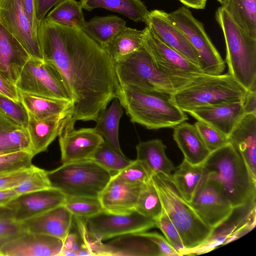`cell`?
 <instances>
[{
	"label": "cell",
	"mask_w": 256,
	"mask_h": 256,
	"mask_svg": "<svg viewBox=\"0 0 256 256\" xmlns=\"http://www.w3.org/2000/svg\"><path fill=\"white\" fill-rule=\"evenodd\" d=\"M37 34L44 60L58 70L71 97L70 121L96 122L118 94L115 62L82 30L45 18Z\"/></svg>",
	"instance_id": "obj_1"
},
{
	"label": "cell",
	"mask_w": 256,
	"mask_h": 256,
	"mask_svg": "<svg viewBox=\"0 0 256 256\" xmlns=\"http://www.w3.org/2000/svg\"><path fill=\"white\" fill-rule=\"evenodd\" d=\"M203 164L206 178L217 183L234 210L256 202V181L230 143L211 152Z\"/></svg>",
	"instance_id": "obj_2"
},
{
	"label": "cell",
	"mask_w": 256,
	"mask_h": 256,
	"mask_svg": "<svg viewBox=\"0 0 256 256\" xmlns=\"http://www.w3.org/2000/svg\"><path fill=\"white\" fill-rule=\"evenodd\" d=\"M116 98L131 122L148 130L174 128L188 119L166 92L120 86Z\"/></svg>",
	"instance_id": "obj_3"
},
{
	"label": "cell",
	"mask_w": 256,
	"mask_h": 256,
	"mask_svg": "<svg viewBox=\"0 0 256 256\" xmlns=\"http://www.w3.org/2000/svg\"><path fill=\"white\" fill-rule=\"evenodd\" d=\"M152 180L162 209L178 230L186 249L185 255L204 243L214 229L204 224L180 194L171 178L152 174Z\"/></svg>",
	"instance_id": "obj_4"
},
{
	"label": "cell",
	"mask_w": 256,
	"mask_h": 256,
	"mask_svg": "<svg viewBox=\"0 0 256 256\" xmlns=\"http://www.w3.org/2000/svg\"><path fill=\"white\" fill-rule=\"evenodd\" d=\"M246 90L229 74H203L172 94L174 103L188 112L197 108L242 102Z\"/></svg>",
	"instance_id": "obj_5"
},
{
	"label": "cell",
	"mask_w": 256,
	"mask_h": 256,
	"mask_svg": "<svg viewBox=\"0 0 256 256\" xmlns=\"http://www.w3.org/2000/svg\"><path fill=\"white\" fill-rule=\"evenodd\" d=\"M216 18L225 40L228 74L246 90L256 87V38L242 30L222 6Z\"/></svg>",
	"instance_id": "obj_6"
},
{
	"label": "cell",
	"mask_w": 256,
	"mask_h": 256,
	"mask_svg": "<svg viewBox=\"0 0 256 256\" xmlns=\"http://www.w3.org/2000/svg\"><path fill=\"white\" fill-rule=\"evenodd\" d=\"M113 174L91 159L62 164L47 171L51 188L66 196L98 198Z\"/></svg>",
	"instance_id": "obj_7"
},
{
	"label": "cell",
	"mask_w": 256,
	"mask_h": 256,
	"mask_svg": "<svg viewBox=\"0 0 256 256\" xmlns=\"http://www.w3.org/2000/svg\"><path fill=\"white\" fill-rule=\"evenodd\" d=\"M115 70L120 86L170 94L176 92L172 81L156 68L144 45L115 62Z\"/></svg>",
	"instance_id": "obj_8"
},
{
	"label": "cell",
	"mask_w": 256,
	"mask_h": 256,
	"mask_svg": "<svg viewBox=\"0 0 256 256\" xmlns=\"http://www.w3.org/2000/svg\"><path fill=\"white\" fill-rule=\"evenodd\" d=\"M144 30V47L156 68L172 81L176 91L204 74L198 66L162 42L147 26Z\"/></svg>",
	"instance_id": "obj_9"
},
{
	"label": "cell",
	"mask_w": 256,
	"mask_h": 256,
	"mask_svg": "<svg viewBox=\"0 0 256 256\" xmlns=\"http://www.w3.org/2000/svg\"><path fill=\"white\" fill-rule=\"evenodd\" d=\"M168 14L196 50L202 72L208 74H222L225 69L224 62L206 34L203 24L184 6Z\"/></svg>",
	"instance_id": "obj_10"
},
{
	"label": "cell",
	"mask_w": 256,
	"mask_h": 256,
	"mask_svg": "<svg viewBox=\"0 0 256 256\" xmlns=\"http://www.w3.org/2000/svg\"><path fill=\"white\" fill-rule=\"evenodd\" d=\"M19 92L71 102V97L56 68L44 60L30 57L15 84Z\"/></svg>",
	"instance_id": "obj_11"
},
{
	"label": "cell",
	"mask_w": 256,
	"mask_h": 256,
	"mask_svg": "<svg viewBox=\"0 0 256 256\" xmlns=\"http://www.w3.org/2000/svg\"><path fill=\"white\" fill-rule=\"evenodd\" d=\"M83 220L88 236L102 242L114 238L148 231L155 226L154 220L136 211L126 214H118L104 210Z\"/></svg>",
	"instance_id": "obj_12"
},
{
	"label": "cell",
	"mask_w": 256,
	"mask_h": 256,
	"mask_svg": "<svg viewBox=\"0 0 256 256\" xmlns=\"http://www.w3.org/2000/svg\"><path fill=\"white\" fill-rule=\"evenodd\" d=\"M188 204L202 222L212 229L228 220L234 210L217 183L207 178Z\"/></svg>",
	"instance_id": "obj_13"
},
{
	"label": "cell",
	"mask_w": 256,
	"mask_h": 256,
	"mask_svg": "<svg viewBox=\"0 0 256 256\" xmlns=\"http://www.w3.org/2000/svg\"><path fill=\"white\" fill-rule=\"evenodd\" d=\"M0 24L21 44L30 57L44 60L38 34L21 0H0Z\"/></svg>",
	"instance_id": "obj_14"
},
{
	"label": "cell",
	"mask_w": 256,
	"mask_h": 256,
	"mask_svg": "<svg viewBox=\"0 0 256 256\" xmlns=\"http://www.w3.org/2000/svg\"><path fill=\"white\" fill-rule=\"evenodd\" d=\"M78 228L83 241L94 256H160L157 246L138 234L117 236L102 243L92 239L83 224H80Z\"/></svg>",
	"instance_id": "obj_15"
},
{
	"label": "cell",
	"mask_w": 256,
	"mask_h": 256,
	"mask_svg": "<svg viewBox=\"0 0 256 256\" xmlns=\"http://www.w3.org/2000/svg\"><path fill=\"white\" fill-rule=\"evenodd\" d=\"M74 126L68 120L58 136L62 164L90 159L104 141L94 128L75 129Z\"/></svg>",
	"instance_id": "obj_16"
},
{
	"label": "cell",
	"mask_w": 256,
	"mask_h": 256,
	"mask_svg": "<svg viewBox=\"0 0 256 256\" xmlns=\"http://www.w3.org/2000/svg\"><path fill=\"white\" fill-rule=\"evenodd\" d=\"M145 23L162 42L200 68L196 50L180 29L170 20L168 13L159 10L149 12Z\"/></svg>",
	"instance_id": "obj_17"
},
{
	"label": "cell",
	"mask_w": 256,
	"mask_h": 256,
	"mask_svg": "<svg viewBox=\"0 0 256 256\" xmlns=\"http://www.w3.org/2000/svg\"><path fill=\"white\" fill-rule=\"evenodd\" d=\"M66 196L53 188L18 194L6 206L14 219L22 222L56 206L64 205Z\"/></svg>",
	"instance_id": "obj_18"
},
{
	"label": "cell",
	"mask_w": 256,
	"mask_h": 256,
	"mask_svg": "<svg viewBox=\"0 0 256 256\" xmlns=\"http://www.w3.org/2000/svg\"><path fill=\"white\" fill-rule=\"evenodd\" d=\"M64 242L50 236L26 232L4 244L1 256H59Z\"/></svg>",
	"instance_id": "obj_19"
},
{
	"label": "cell",
	"mask_w": 256,
	"mask_h": 256,
	"mask_svg": "<svg viewBox=\"0 0 256 256\" xmlns=\"http://www.w3.org/2000/svg\"><path fill=\"white\" fill-rule=\"evenodd\" d=\"M142 186L125 182L114 174L98 196L104 210L118 214L133 212Z\"/></svg>",
	"instance_id": "obj_20"
},
{
	"label": "cell",
	"mask_w": 256,
	"mask_h": 256,
	"mask_svg": "<svg viewBox=\"0 0 256 256\" xmlns=\"http://www.w3.org/2000/svg\"><path fill=\"white\" fill-rule=\"evenodd\" d=\"M188 113L228 136L244 114L242 101L199 107Z\"/></svg>",
	"instance_id": "obj_21"
},
{
	"label": "cell",
	"mask_w": 256,
	"mask_h": 256,
	"mask_svg": "<svg viewBox=\"0 0 256 256\" xmlns=\"http://www.w3.org/2000/svg\"><path fill=\"white\" fill-rule=\"evenodd\" d=\"M73 218L72 214L62 205L20 222L26 232L50 236L64 242L70 232Z\"/></svg>",
	"instance_id": "obj_22"
},
{
	"label": "cell",
	"mask_w": 256,
	"mask_h": 256,
	"mask_svg": "<svg viewBox=\"0 0 256 256\" xmlns=\"http://www.w3.org/2000/svg\"><path fill=\"white\" fill-rule=\"evenodd\" d=\"M30 58L18 40L0 24V74L15 85Z\"/></svg>",
	"instance_id": "obj_23"
},
{
	"label": "cell",
	"mask_w": 256,
	"mask_h": 256,
	"mask_svg": "<svg viewBox=\"0 0 256 256\" xmlns=\"http://www.w3.org/2000/svg\"><path fill=\"white\" fill-rule=\"evenodd\" d=\"M228 139L256 181V116L244 114L229 134Z\"/></svg>",
	"instance_id": "obj_24"
},
{
	"label": "cell",
	"mask_w": 256,
	"mask_h": 256,
	"mask_svg": "<svg viewBox=\"0 0 256 256\" xmlns=\"http://www.w3.org/2000/svg\"><path fill=\"white\" fill-rule=\"evenodd\" d=\"M72 115L71 113H66L40 119L28 114L26 129L31 152L34 156L47 150L50 144L58 136Z\"/></svg>",
	"instance_id": "obj_25"
},
{
	"label": "cell",
	"mask_w": 256,
	"mask_h": 256,
	"mask_svg": "<svg viewBox=\"0 0 256 256\" xmlns=\"http://www.w3.org/2000/svg\"><path fill=\"white\" fill-rule=\"evenodd\" d=\"M173 138L184 159L192 164H203L211 153L195 126L186 122L174 128Z\"/></svg>",
	"instance_id": "obj_26"
},
{
	"label": "cell",
	"mask_w": 256,
	"mask_h": 256,
	"mask_svg": "<svg viewBox=\"0 0 256 256\" xmlns=\"http://www.w3.org/2000/svg\"><path fill=\"white\" fill-rule=\"evenodd\" d=\"M136 159L143 162L152 174L171 178L176 167L168 158L166 146L158 138L140 142L136 146Z\"/></svg>",
	"instance_id": "obj_27"
},
{
	"label": "cell",
	"mask_w": 256,
	"mask_h": 256,
	"mask_svg": "<svg viewBox=\"0 0 256 256\" xmlns=\"http://www.w3.org/2000/svg\"><path fill=\"white\" fill-rule=\"evenodd\" d=\"M173 172L172 182L183 198L190 202L206 178L204 164H192L184 159Z\"/></svg>",
	"instance_id": "obj_28"
},
{
	"label": "cell",
	"mask_w": 256,
	"mask_h": 256,
	"mask_svg": "<svg viewBox=\"0 0 256 256\" xmlns=\"http://www.w3.org/2000/svg\"><path fill=\"white\" fill-rule=\"evenodd\" d=\"M123 108L117 98L112 100L110 106L102 110L96 121V130L104 142L119 153L124 154L120 144L118 129L123 115Z\"/></svg>",
	"instance_id": "obj_29"
},
{
	"label": "cell",
	"mask_w": 256,
	"mask_h": 256,
	"mask_svg": "<svg viewBox=\"0 0 256 256\" xmlns=\"http://www.w3.org/2000/svg\"><path fill=\"white\" fill-rule=\"evenodd\" d=\"M19 92V91H18ZM20 100L28 114L37 118H44L66 113H71V102L54 100L19 92Z\"/></svg>",
	"instance_id": "obj_30"
},
{
	"label": "cell",
	"mask_w": 256,
	"mask_h": 256,
	"mask_svg": "<svg viewBox=\"0 0 256 256\" xmlns=\"http://www.w3.org/2000/svg\"><path fill=\"white\" fill-rule=\"evenodd\" d=\"M22 150H30L26 128L17 124L0 109V155Z\"/></svg>",
	"instance_id": "obj_31"
},
{
	"label": "cell",
	"mask_w": 256,
	"mask_h": 256,
	"mask_svg": "<svg viewBox=\"0 0 256 256\" xmlns=\"http://www.w3.org/2000/svg\"><path fill=\"white\" fill-rule=\"evenodd\" d=\"M82 9L102 8L120 14L134 22H146L149 11L141 0H80Z\"/></svg>",
	"instance_id": "obj_32"
},
{
	"label": "cell",
	"mask_w": 256,
	"mask_h": 256,
	"mask_svg": "<svg viewBox=\"0 0 256 256\" xmlns=\"http://www.w3.org/2000/svg\"><path fill=\"white\" fill-rule=\"evenodd\" d=\"M126 26V22L116 16H96L86 22L82 30L103 48Z\"/></svg>",
	"instance_id": "obj_33"
},
{
	"label": "cell",
	"mask_w": 256,
	"mask_h": 256,
	"mask_svg": "<svg viewBox=\"0 0 256 256\" xmlns=\"http://www.w3.org/2000/svg\"><path fill=\"white\" fill-rule=\"evenodd\" d=\"M144 30L126 26L104 48L114 62L132 54L143 46Z\"/></svg>",
	"instance_id": "obj_34"
},
{
	"label": "cell",
	"mask_w": 256,
	"mask_h": 256,
	"mask_svg": "<svg viewBox=\"0 0 256 256\" xmlns=\"http://www.w3.org/2000/svg\"><path fill=\"white\" fill-rule=\"evenodd\" d=\"M222 6L242 30L256 38V0H226Z\"/></svg>",
	"instance_id": "obj_35"
},
{
	"label": "cell",
	"mask_w": 256,
	"mask_h": 256,
	"mask_svg": "<svg viewBox=\"0 0 256 256\" xmlns=\"http://www.w3.org/2000/svg\"><path fill=\"white\" fill-rule=\"evenodd\" d=\"M46 18L62 26L82 30L86 23L80 2L63 0L48 13Z\"/></svg>",
	"instance_id": "obj_36"
},
{
	"label": "cell",
	"mask_w": 256,
	"mask_h": 256,
	"mask_svg": "<svg viewBox=\"0 0 256 256\" xmlns=\"http://www.w3.org/2000/svg\"><path fill=\"white\" fill-rule=\"evenodd\" d=\"M162 204L152 178L142 186L135 210L154 220L162 212Z\"/></svg>",
	"instance_id": "obj_37"
},
{
	"label": "cell",
	"mask_w": 256,
	"mask_h": 256,
	"mask_svg": "<svg viewBox=\"0 0 256 256\" xmlns=\"http://www.w3.org/2000/svg\"><path fill=\"white\" fill-rule=\"evenodd\" d=\"M90 159L115 174L124 169L133 160L128 158L124 154L118 152L104 141L96 149Z\"/></svg>",
	"instance_id": "obj_38"
},
{
	"label": "cell",
	"mask_w": 256,
	"mask_h": 256,
	"mask_svg": "<svg viewBox=\"0 0 256 256\" xmlns=\"http://www.w3.org/2000/svg\"><path fill=\"white\" fill-rule=\"evenodd\" d=\"M244 225L242 218L240 216L235 222L228 220L214 229L206 240L202 245L192 250L189 255L200 254L210 252L218 246L224 245L226 240L238 228Z\"/></svg>",
	"instance_id": "obj_39"
},
{
	"label": "cell",
	"mask_w": 256,
	"mask_h": 256,
	"mask_svg": "<svg viewBox=\"0 0 256 256\" xmlns=\"http://www.w3.org/2000/svg\"><path fill=\"white\" fill-rule=\"evenodd\" d=\"M64 206L74 217L86 218L104 210L98 198L66 196Z\"/></svg>",
	"instance_id": "obj_40"
},
{
	"label": "cell",
	"mask_w": 256,
	"mask_h": 256,
	"mask_svg": "<svg viewBox=\"0 0 256 256\" xmlns=\"http://www.w3.org/2000/svg\"><path fill=\"white\" fill-rule=\"evenodd\" d=\"M34 156L22 150L0 155V174H8L30 168Z\"/></svg>",
	"instance_id": "obj_41"
},
{
	"label": "cell",
	"mask_w": 256,
	"mask_h": 256,
	"mask_svg": "<svg viewBox=\"0 0 256 256\" xmlns=\"http://www.w3.org/2000/svg\"><path fill=\"white\" fill-rule=\"evenodd\" d=\"M25 232L21 222L14 219L7 207L0 208V248L6 242Z\"/></svg>",
	"instance_id": "obj_42"
},
{
	"label": "cell",
	"mask_w": 256,
	"mask_h": 256,
	"mask_svg": "<svg viewBox=\"0 0 256 256\" xmlns=\"http://www.w3.org/2000/svg\"><path fill=\"white\" fill-rule=\"evenodd\" d=\"M154 221L155 226L161 230L164 238L174 248L180 256L185 255L186 249L180 234L163 209Z\"/></svg>",
	"instance_id": "obj_43"
},
{
	"label": "cell",
	"mask_w": 256,
	"mask_h": 256,
	"mask_svg": "<svg viewBox=\"0 0 256 256\" xmlns=\"http://www.w3.org/2000/svg\"><path fill=\"white\" fill-rule=\"evenodd\" d=\"M116 174L124 182L137 185L147 182L152 175L146 166L137 159L133 160L130 164Z\"/></svg>",
	"instance_id": "obj_44"
},
{
	"label": "cell",
	"mask_w": 256,
	"mask_h": 256,
	"mask_svg": "<svg viewBox=\"0 0 256 256\" xmlns=\"http://www.w3.org/2000/svg\"><path fill=\"white\" fill-rule=\"evenodd\" d=\"M50 188L47 171L33 166L30 175L14 189L18 194H21Z\"/></svg>",
	"instance_id": "obj_45"
},
{
	"label": "cell",
	"mask_w": 256,
	"mask_h": 256,
	"mask_svg": "<svg viewBox=\"0 0 256 256\" xmlns=\"http://www.w3.org/2000/svg\"><path fill=\"white\" fill-rule=\"evenodd\" d=\"M194 125L206 146L210 152L230 143L228 136L204 122L197 120Z\"/></svg>",
	"instance_id": "obj_46"
},
{
	"label": "cell",
	"mask_w": 256,
	"mask_h": 256,
	"mask_svg": "<svg viewBox=\"0 0 256 256\" xmlns=\"http://www.w3.org/2000/svg\"><path fill=\"white\" fill-rule=\"evenodd\" d=\"M0 109L16 123L26 128L28 114L21 100L15 102L0 94Z\"/></svg>",
	"instance_id": "obj_47"
},
{
	"label": "cell",
	"mask_w": 256,
	"mask_h": 256,
	"mask_svg": "<svg viewBox=\"0 0 256 256\" xmlns=\"http://www.w3.org/2000/svg\"><path fill=\"white\" fill-rule=\"evenodd\" d=\"M138 234L153 242L158 247L160 256H180V254L174 248L166 239L157 232H146Z\"/></svg>",
	"instance_id": "obj_48"
},
{
	"label": "cell",
	"mask_w": 256,
	"mask_h": 256,
	"mask_svg": "<svg viewBox=\"0 0 256 256\" xmlns=\"http://www.w3.org/2000/svg\"><path fill=\"white\" fill-rule=\"evenodd\" d=\"M33 166L14 172L0 174V190L14 188L19 185L31 173Z\"/></svg>",
	"instance_id": "obj_49"
},
{
	"label": "cell",
	"mask_w": 256,
	"mask_h": 256,
	"mask_svg": "<svg viewBox=\"0 0 256 256\" xmlns=\"http://www.w3.org/2000/svg\"><path fill=\"white\" fill-rule=\"evenodd\" d=\"M63 0H34L36 17L38 23L46 18L50 10Z\"/></svg>",
	"instance_id": "obj_50"
},
{
	"label": "cell",
	"mask_w": 256,
	"mask_h": 256,
	"mask_svg": "<svg viewBox=\"0 0 256 256\" xmlns=\"http://www.w3.org/2000/svg\"><path fill=\"white\" fill-rule=\"evenodd\" d=\"M0 94L15 102L20 101V92L13 84L0 74Z\"/></svg>",
	"instance_id": "obj_51"
},
{
	"label": "cell",
	"mask_w": 256,
	"mask_h": 256,
	"mask_svg": "<svg viewBox=\"0 0 256 256\" xmlns=\"http://www.w3.org/2000/svg\"><path fill=\"white\" fill-rule=\"evenodd\" d=\"M244 114L256 116V87L246 90L242 100Z\"/></svg>",
	"instance_id": "obj_52"
},
{
	"label": "cell",
	"mask_w": 256,
	"mask_h": 256,
	"mask_svg": "<svg viewBox=\"0 0 256 256\" xmlns=\"http://www.w3.org/2000/svg\"><path fill=\"white\" fill-rule=\"evenodd\" d=\"M21 2L32 28L34 31L37 34L39 24L36 17L34 0H21Z\"/></svg>",
	"instance_id": "obj_53"
},
{
	"label": "cell",
	"mask_w": 256,
	"mask_h": 256,
	"mask_svg": "<svg viewBox=\"0 0 256 256\" xmlns=\"http://www.w3.org/2000/svg\"><path fill=\"white\" fill-rule=\"evenodd\" d=\"M83 243L84 241L81 236L80 237L76 234L70 232L64 242L62 248L77 252Z\"/></svg>",
	"instance_id": "obj_54"
},
{
	"label": "cell",
	"mask_w": 256,
	"mask_h": 256,
	"mask_svg": "<svg viewBox=\"0 0 256 256\" xmlns=\"http://www.w3.org/2000/svg\"><path fill=\"white\" fill-rule=\"evenodd\" d=\"M18 195L14 188L0 190V208L6 206Z\"/></svg>",
	"instance_id": "obj_55"
},
{
	"label": "cell",
	"mask_w": 256,
	"mask_h": 256,
	"mask_svg": "<svg viewBox=\"0 0 256 256\" xmlns=\"http://www.w3.org/2000/svg\"><path fill=\"white\" fill-rule=\"evenodd\" d=\"M186 6L197 10L204 8L207 0H178Z\"/></svg>",
	"instance_id": "obj_56"
},
{
	"label": "cell",
	"mask_w": 256,
	"mask_h": 256,
	"mask_svg": "<svg viewBox=\"0 0 256 256\" xmlns=\"http://www.w3.org/2000/svg\"><path fill=\"white\" fill-rule=\"evenodd\" d=\"M78 256H94L90 247L84 242L80 248L77 252Z\"/></svg>",
	"instance_id": "obj_57"
},
{
	"label": "cell",
	"mask_w": 256,
	"mask_h": 256,
	"mask_svg": "<svg viewBox=\"0 0 256 256\" xmlns=\"http://www.w3.org/2000/svg\"><path fill=\"white\" fill-rule=\"evenodd\" d=\"M59 256H78V254L73 250L62 248Z\"/></svg>",
	"instance_id": "obj_58"
},
{
	"label": "cell",
	"mask_w": 256,
	"mask_h": 256,
	"mask_svg": "<svg viewBox=\"0 0 256 256\" xmlns=\"http://www.w3.org/2000/svg\"><path fill=\"white\" fill-rule=\"evenodd\" d=\"M220 3L222 4V5L224 4V2L225 0H217Z\"/></svg>",
	"instance_id": "obj_59"
},
{
	"label": "cell",
	"mask_w": 256,
	"mask_h": 256,
	"mask_svg": "<svg viewBox=\"0 0 256 256\" xmlns=\"http://www.w3.org/2000/svg\"></svg>",
	"instance_id": "obj_60"
}]
</instances>
